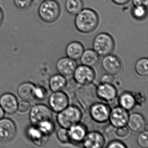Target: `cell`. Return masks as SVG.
Listing matches in <instances>:
<instances>
[{
  "label": "cell",
  "instance_id": "obj_1",
  "mask_svg": "<svg viewBox=\"0 0 148 148\" xmlns=\"http://www.w3.org/2000/svg\"><path fill=\"white\" fill-rule=\"evenodd\" d=\"M99 22L97 12L91 8H83L76 15L74 20L75 27L83 34H89L95 31Z\"/></svg>",
  "mask_w": 148,
  "mask_h": 148
},
{
  "label": "cell",
  "instance_id": "obj_2",
  "mask_svg": "<svg viewBox=\"0 0 148 148\" xmlns=\"http://www.w3.org/2000/svg\"><path fill=\"white\" fill-rule=\"evenodd\" d=\"M82 118V111L79 108L75 106L71 105L58 112L57 119L60 127L68 129L72 125L79 123Z\"/></svg>",
  "mask_w": 148,
  "mask_h": 148
},
{
  "label": "cell",
  "instance_id": "obj_3",
  "mask_svg": "<svg viewBox=\"0 0 148 148\" xmlns=\"http://www.w3.org/2000/svg\"><path fill=\"white\" fill-rule=\"evenodd\" d=\"M39 16L41 20L47 23H52L58 20L60 16V5L56 0L43 1L39 7Z\"/></svg>",
  "mask_w": 148,
  "mask_h": 148
},
{
  "label": "cell",
  "instance_id": "obj_4",
  "mask_svg": "<svg viewBox=\"0 0 148 148\" xmlns=\"http://www.w3.org/2000/svg\"><path fill=\"white\" fill-rule=\"evenodd\" d=\"M93 50L100 57L112 54L115 47V42L111 35L107 33H100L93 39Z\"/></svg>",
  "mask_w": 148,
  "mask_h": 148
},
{
  "label": "cell",
  "instance_id": "obj_5",
  "mask_svg": "<svg viewBox=\"0 0 148 148\" xmlns=\"http://www.w3.org/2000/svg\"><path fill=\"white\" fill-rule=\"evenodd\" d=\"M29 118L34 126L38 127L40 123L52 120L53 115L51 109L44 104H37L30 110Z\"/></svg>",
  "mask_w": 148,
  "mask_h": 148
},
{
  "label": "cell",
  "instance_id": "obj_6",
  "mask_svg": "<svg viewBox=\"0 0 148 148\" xmlns=\"http://www.w3.org/2000/svg\"><path fill=\"white\" fill-rule=\"evenodd\" d=\"M76 83L80 86L92 84L95 78V71L90 66L84 65L77 66L73 74Z\"/></svg>",
  "mask_w": 148,
  "mask_h": 148
},
{
  "label": "cell",
  "instance_id": "obj_7",
  "mask_svg": "<svg viewBox=\"0 0 148 148\" xmlns=\"http://www.w3.org/2000/svg\"><path fill=\"white\" fill-rule=\"evenodd\" d=\"M90 114L93 120L99 123H106L109 120L110 107L103 103H95L89 108Z\"/></svg>",
  "mask_w": 148,
  "mask_h": 148
},
{
  "label": "cell",
  "instance_id": "obj_8",
  "mask_svg": "<svg viewBox=\"0 0 148 148\" xmlns=\"http://www.w3.org/2000/svg\"><path fill=\"white\" fill-rule=\"evenodd\" d=\"M103 58L102 67L107 73L116 76L121 73L123 66L121 60L117 57L110 54Z\"/></svg>",
  "mask_w": 148,
  "mask_h": 148
},
{
  "label": "cell",
  "instance_id": "obj_9",
  "mask_svg": "<svg viewBox=\"0 0 148 148\" xmlns=\"http://www.w3.org/2000/svg\"><path fill=\"white\" fill-rule=\"evenodd\" d=\"M68 95L62 91L54 92L49 97L50 108L54 112H60L69 105Z\"/></svg>",
  "mask_w": 148,
  "mask_h": 148
},
{
  "label": "cell",
  "instance_id": "obj_10",
  "mask_svg": "<svg viewBox=\"0 0 148 148\" xmlns=\"http://www.w3.org/2000/svg\"><path fill=\"white\" fill-rule=\"evenodd\" d=\"M17 127L14 122L10 119H0V140L8 142L12 140L16 136Z\"/></svg>",
  "mask_w": 148,
  "mask_h": 148
},
{
  "label": "cell",
  "instance_id": "obj_11",
  "mask_svg": "<svg viewBox=\"0 0 148 148\" xmlns=\"http://www.w3.org/2000/svg\"><path fill=\"white\" fill-rule=\"evenodd\" d=\"M129 117L128 111L121 106H116L111 110L109 120L113 127L117 128L126 126Z\"/></svg>",
  "mask_w": 148,
  "mask_h": 148
},
{
  "label": "cell",
  "instance_id": "obj_12",
  "mask_svg": "<svg viewBox=\"0 0 148 148\" xmlns=\"http://www.w3.org/2000/svg\"><path fill=\"white\" fill-rule=\"evenodd\" d=\"M96 94L99 98L107 103H111L116 97L117 91L112 84L101 83L96 88Z\"/></svg>",
  "mask_w": 148,
  "mask_h": 148
},
{
  "label": "cell",
  "instance_id": "obj_13",
  "mask_svg": "<svg viewBox=\"0 0 148 148\" xmlns=\"http://www.w3.org/2000/svg\"><path fill=\"white\" fill-rule=\"evenodd\" d=\"M77 66L76 60L68 57L61 58L56 64V68L58 72L65 77H70L73 76Z\"/></svg>",
  "mask_w": 148,
  "mask_h": 148
},
{
  "label": "cell",
  "instance_id": "obj_14",
  "mask_svg": "<svg viewBox=\"0 0 148 148\" xmlns=\"http://www.w3.org/2000/svg\"><path fill=\"white\" fill-rule=\"evenodd\" d=\"M130 130L135 134H139L145 130L146 121L143 116L138 112L129 115L127 123Z\"/></svg>",
  "mask_w": 148,
  "mask_h": 148
},
{
  "label": "cell",
  "instance_id": "obj_15",
  "mask_svg": "<svg viewBox=\"0 0 148 148\" xmlns=\"http://www.w3.org/2000/svg\"><path fill=\"white\" fill-rule=\"evenodd\" d=\"M82 143L85 148H102L105 143V139L99 132L92 131L87 133Z\"/></svg>",
  "mask_w": 148,
  "mask_h": 148
},
{
  "label": "cell",
  "instance_id": "obj_16",
  "mask_svg": "<svg viewBox=\"0 0 148 148\" xmlns=\"http://www.w3.org/2000/svg\"><path fill=\"white\" fill-rule=\"evenodd\" d=\"M18 104L17 98L12 93H5L0 97V106L7 114L11 115L16 112L18 110Z\"/></svg>",
  "mask_w": 148,
  "mask_h": 148
},
{
  "label": "cell",
  "instance_id": "obj_17",
  "mask_svg": "<svg viewBox=\"0 0 148 148\" xmlns=\"http://www.w3.org/2000/svg\"><path fill=\"white\" fill-rule=\"evenodd\" d=\"M27 132L32 143L37 146H44L49 140V136L44 134L38 127L34 125L28 128Z\"/></svg>",
  "mask_w": 148,
  "mask_h": 148
},
{
  "label": "cell",
  "instance_id": "obj_18",
  "mask_svg": "<svg viewBox=\"0 0 148 148\" xmlns=\"http://www.w3.org/2000/svg\"><path fill=\"white\" fill-rule=\"evenodd\" d=\"M36 88V86L32 83H23L18 87V95L23 100L32 101L35 99Z\"/></svg>",
  "mask_w": 148,
  "mask_h": 148
},
{
  "label": "cell",
  "instance_id": "obj_19",
  "mask_svg": "<svg viewBox=\"0 0 148 148\" xmlns=\"http://www.w3.org/2000/svg\"><path fill=\"white\" fill-rule=\"evenodd\" d=\"M84 51V47L82 43L77 41H73L66 46L65 52L67 57L77 60L80 59Z\"/></svg>",
  "mask_w": 148,
  "mask_h": 148
},
{
  "label": "cell",
  "instance_id": "obj_20",
  "mask_svg": "<svg viewBox=\"0 0 148 148\" xmlns=\"http://www.w3.org/2000/svg\"><path fill=\"white\" fill-rule=\"evenodd\" d=\"M68 130L70 141L74 143H82L87 134L86 128L79 123L71 126Z\"/></svg>",
  "mask_w": 148,
  "mask_h": 148
},
{
  "label": "cell",
  "instance_id": "obj_21",
  "mask_svg": "<svg viewBox=\"0 0 148 148\" xmlns=\"http://www.w3.org/2000/svg\"><path fill=\"white\" fill-rule=\"evenodd\" d=\"M118 102L120 106L127 111L132 110L136 105L135 95L129 92L122 93L119 98Z\"/></svg>",
  "mask_w": 148,
  "mask_h": 148
},
{
  "label": "cell",
  "instance_id": "obj_22",
  "mask_svg": "<svg viewBox=\"0 0 148 148\" xmlns=\"http://www.w3.org/2000/svg\"><path fill=\"white\" fill-rule=\"evenodd\" d=\"M80 59L82 64L92 67L99 62V56L93 49H87L84 51Z\"/></svg>",
  "mask_w": 148,
  "mask_h": 148
},
{
  "label": "cell",
  "instance_id": "obj_23",
  "mask_svg": "<svg viewBox=\"0 0 148 148\" xmlns=\"http://www.w3.org/2000/svg\"><path fill=\"white\" fill-rule=\"evenodd\" d=\"M67 80L65 77L61 74H55L51 77L49 80V86L52 91H60L66 87Z\"/></svg>",
  "mask_w": 148,
  "mask_h": 148
},
{
  "label": "cell",
  "instance_id": "obj_24",
  "mask_svg": "<svg viewBox=\"0 0 148 148\" xmlns=\"http://www.w3.org/2000/svg\"><path fill=\"white\" fill-rule=\"evenodd\" d=\"M65 6L69 13L76 15L83 9L84 2L82 0H66Z\"/></svg>",
  "mask_w": 148,
  "mask_h": 148
},
{
  "label": "cell",
  "instance_id": "obj_25",
  "mask_svg": "<svg viewBox=\"0 0 148 148\" xmlns=\"http://www.w3.org/2000/svg\"><path fill=\"white\" fill-rule=\"evenodd\" d=\"M135 70L138 76L142 77H147L148 76V59L143 58L136 61Z\"/></svg>",
  "mask_w": 148,
  "mask_h": 148
},
{
  "label": "cell",
  "instance_id": "obj_26",
  "mask_svg": "<svg viewBox=\"0 0 148 148\" xmlns=\"http://www.w3.org/2000/svg\"><path fill=\"white\" fill-rule=\"evenodd\" d=\"M132 17L137 20L144 19L147 15V7L144 6H134L131 12Z\"/></svg>",
  "mask_w": 148,
  "mask_h": 148
},
{
  "label": "cell",
  "instance_id": "obj_27",
  "mask_svg": "<svg viewBox=\"0 0 148 148\" xmlns=\"http://www.w3.org/2000/svg\"><path fill=\"white\" fill-rule=\"evenodd\" d=\"M37 127L44 134L50 136L54 130L55 125L53 120H47L41 123Z\"/></svg>",
  "mask_w": 148,
  "mask_h": 148
},
{
  "label": "cell",
  "instance_id": "obj_28",
  "mask_svg": "<svg viewBox=\"0 0 148 148\" xmlns=\"http://www.w3.org/2000/svg\"><path fill=\"white\" fill-rule=\"evenodd\" d=\"M148 132L146 130L138 134L137 141L138 144L141 148H148Z\"/></svg>",
  "mask_w": 148,
  "mask_h": 148
},
{
  "label": "cell",
  "instance_id": "obj_29",
  "mask_svg": "<svg viewBox=\"0 0 148 148\" xmlns=\"http://www.w3.org/2000/svg\"><path fill=\"white\" fill-rule=\"evenodd\" d=\"M15 6L21 10L29 9L33 3L34 0H14Z\"/></svg>",
  "mask_w": 148,
  "mask_h": 148
},
{
  "label": "cell",
  "instance_id": "obj_30",
  "mask_svg": "<svg viewBox=\"0 0 148 148\" xmlns=\"http://www.w3.org/2000/svg\"><path fill=\"white\" fill-rule=\"evenodd\" d=\"M57 136L59 140L64 143H68L70 141L68 129L61 127L58 131Z\"/></svg>",
  "mask_w": 148,
  "mask_h": 148
},
{
  "label": "cell",
  "instance_id": "obj_31",
  "mask_svg": "<svg viewBox=\"0 0 148 148\" xmlns=\"http://www.w3.org/2000/svg\"><path fill=\"white\" fill-rule=\"evenodd\" d=\"M31 107L32 106L29 101L23 100L18 103V110L21 113H26L31 110Z\"/></svg>",
  "mask_w": 148,
  "mask_h": 148
},
{
  "label": "cell",
  "instance_id": "obj_32",
  "mask_svg": "<svg viewBox=\"0 0 148 148\" xmlns=\"http://www.w3.org/2000/svg\"><path fill=\"white\" fill-rule=\"evenodd\" d=\"M129 129L126 126L116 128L115 133L117 136L121 138L126 137L129 134Z\"/></svg>",
  "mask_w": 148,
  "mask_h": 148
},
{
  "label": "cell",
  "instance_id": "obj_33",
  "mask_svg": "<svg viewBox=\"0 0 148 148\" xmlns=\"http://www.w3.org/2000/svg\"><path fill=\"white\" fill-rule=\"evenodd\" d=\"M47 91L41 87L36 86L35 91V99L43 100L46 97Z\"/></svg>",
  "mask_w": 148,
  "mask_h": 148
},
{
  "label": "cell",
  "instance_id": "obj_34",
  "mask_svg": "<svg viewBox=\"0 0 148 148\" xmlns=\"http://www.w3.org/2000/svg\"><path fill=\"white\" fill-rule=\"evenodd\" d=\"M106 147L107 148H125L127 146L123 142L116 140L110 142Z\"/></svg>",
  "mask_w": 148,
  "mask_h": 148
},
{
  "label": "cell",
  "instance_id": "obj_35",
  "mask_svg": "<svg viewBox=\"0 0 148 148\" xmlns=\"http://www.w3.org/2000/svg\"><path fill=\"white\" fill-rule=\"evenodd\" d=\"M114 81L115 79L114 76L108 73L104 74L101 77V83L112 84Z\"/></svg>",
  "mask_w": 148,
  "mask_h": 148
},
{
  "label": "cell",
  "instance_id": "obj_36",
  "mask_svg": "<svg viewBox=\"0 0 148 148\" xmlns=\"http://www.w3.org/2000/svg\"><path fill=\"white\" fill-rule=\"evenodd\" d=\"M132 3L134 6L141 5L147 7L148 0H132Z\"/></svg>",
  "mask_w": 148,
  "mask_h": 148
},
{
  "label": "cell",
  "instance_id": "obj_37",
  "mask_svg": "<svg viewBox=\"0 0 148 148\" xmlns=\"http://www.w3.org/2000/svg\"><path fill=\"white\" fill-rule=\"evenodd\" d=\"M113 3L118 5L122 6L126 5L130 0H111Z\"/></svg>",
  "mask_w": 148,
  "mask_h": 148
},
{
  "label": "cell",
  "instance_id": "obj_38",
  "mask_svg": "<svg viewBox=\"0 0 148 148\" xmlns=\"http://www.w3.org/2000/svg\"><path fill=\"white\" fill-rule=\"evenodd\" d=\"M4 19V14L3 10L0 8V27L1 26Z\"/></svg>",
  "mask_w": 148,
  "mask_h": 148
},
{
  "label": "cell",
  "instance_id": "obj_39",
  "mask_svg": "<svg viewBox=\"0 0 148 148\" xmlns=\"http://www.w3.org/2000/svg\"><path fill=\"white\" fill-rule=\"evenodd\" d=\"M5 112L2 107L0 106V119L4 118L5 116Z\"/></svg>",
  "mask_w": 148,
  "mask_h": 148
},
{
  "label": "cell",
  "instance_id": "obj_40",
  "mask_svg": "<svg viewBox=\"0 0 148 148\" xmlns=\"http://www.w3.org/2000/svg\"><path fill=\"white\" fill-rule=\"evenodd\" d=\"M43 1H47V0H42Z\"/></svg>",
  "mask_w": 148,
  "mask_h": 148
}]
</instances>
